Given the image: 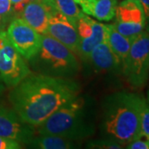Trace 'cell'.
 I'll use <instances>...</instances> for the list:
<instances>
[{
  "label": "cell",
  "instance_id": "1",
  "mask_svg": "<svg viewBox=\"0 0 149 149\" xmlns=\"http://www.w3.org/2000/svg\"><path fill=\"white\" fill-rule=\"evenodd\" d=\"M73 79L30 74L12 88L8 94L11 106L21 119L37 128L52 113L80 93Z\"/></svg>",
  "mask_w": 149,
  "mask_h": 149
},
{
  "label": "cell",
  "instance_id": "2",
  "mask_svg": "<svg viewBox=\"0 0 149 149\" xmlns=\"http://www.w3.org/2000/svg\"><path fill=\"white\" fill-rule=\"evenodd\" d=\"M141 96L137 93L120 91L104 97L100 122L103 138L126 146L142 136L139 115Z\"/></svg>",
  "mask_w": 149,
  "mask_h": 149
},
{
  "label": "cell",
  "instance_id": "3",
  "mask_svg": "<svg viewBox=\"0 0 149 149\" xmlns=\"http://www.w3.org/2000/svg\"><path fill=\"white\" fill-rule=\"evenodd\" d=\"M35 128L38 134H53L74 141L91 138L97 129L95 102L77 95Z\"/></svg>",
  "mask_w": 149,
  "mask_h": 149
},
{
  "label": "cell",
  "instance_id": "4",
  "mask_svg": "<svg viewBox=\"0 0 149 149\" xmlns=\"http://www.w3.org/2000/svg\"><path fill=\"white\" fill-rule=\"evenodd\" d=\"M29 63L38 74L65 79H73L80 70L76 55L47 33L42 34L41 47Z\"/></svg>",
  "mask_w": 149,
  "mask_h": 149
},
{
  "label": "cell",
  "instance_id": "5",
  "mask_svg": "<svg viewBox=\"0 0 149 149\" xmlns=\"http://www.w3.org/2000/svg\"><path fill=\"white\" fill-rule=\"evenodd\" d=\"M122 74L133 89H141L149 79V32L143 31L133 41L122 65Z\"/></svg>",
  "mask_w": 149,
  "mask_h": 149
},
{
  "label": "cell",
  "instance_id": "6",
  "mask_svg": "<svg viewBox=\"0 0 149 149\" xmlns=\"http://www.w3.org/2000/svg\"><path fill=\"white\" fill-rule=\"evenodd\" d=\"M32 70L25 59L11 44L6 30L0 31V77L8 87L20 83Z\"/></svg>",
  "mask_w": 149,
  "mask_h": 149
},
{
  "label": "cell",
  "instance_id": "7",
  "mask_svg": "<svg viewBox=\"0 0 149 149\" xmlns=\"http://www.w3.org/2000/svg\"><path fill=\"white\" fill-rule=\"evenodd\" d=\"M119 33L133 41L145 31L146 18L139 0H123L117 4L114 22L112 23Z\"/></svg>",
  "mask_w": 149,
  "mask_h": 149
},
{
  "label": "cell",
  "instance_id": "8",
  "mask_svg": "<svg viewBox=\"0 0 149 149\" xmlns=\"http://www.w3.org/2000/svg\"><path fill=\"white\" fill-rule=\"evenodd\" d=\"M6 32L11 44L28 61L41 47L42 34L30 27L21 17H13L8 24Z\"/></svg>",
  "mask_w": 149,
  "mask_h": 149
},
{
  "label": "cell",
  "instance_id": "9",
  "mask_svg": "<svg viewBox=\"0 0 149 149\" xmlns=\"http://www.w3.org/2000/svg\"><path fill=\"white\" fill-rule=\"evenodd\" d=\"M76 29L80 39L78 56L83 61L89 62L93 49L99 43L106 41L105 25L83 13L77 22Z\"/></svg>",
  "mask_w": 149,
  "mask_h": 149
},
{
  "label": "cell",
  "instance_id": "10",
  "mask_svg": "<svg viewBox=\"0 0 149 149\" xmlns=\"http://www.w3.org/2000/svg\"><path fill=\"white\" fill-rule=\"evenodd\" d=\"M36 134V128L23 122L13 107L0 103V136L27 146Z\"/></svg>",
  "mask_w": 149,
  "mask_h": 149
},
{
  "label": "cell",
  "instance_id": "11",
  "mask_svg": "<svg viewBox=\"0 0 149 149\" xmlns=\"http://www.w3.org/2000/svg\"><path fill=\"white\" fill-rule=\"evenodd\" d=\"M46 8L49 14L47 34L56 39L78 56L80 39L76 27L59 12L52 8Z\"/></svg>",
  "mask_w": 149,
  "mask_h": 149
},
{
  "label": "cell",
  "instance_id": "12",
  "mask_svg": "<svg viewBox=\"0 0 149 149\" xmlns=\"http://www.w3.org/2000/svg\"><path fill=\"white\" fill-rule=\"evenodd\" d=\"M89 62L92 65L96 73L101 74H122V63L113 52L106 41L99 43L93 49Z\"/></svg>",
  "mask_w": 149,
  "mask_h": 149
},
{
  "label": "cell",
  "instance_id": "13",
  "mask_svg": "<svg viewBox=\"0 0 149 149\" xmlns=\"http://www.w3.org/2000/svg\"><path fill=\"white\" fill-rule=\"evenodd\" d=\"M17 17L40 34L47 33L49 14L42 0H30Z\"/></svg>",
  "mask_w": 149,
  "mask_h": 149
},
{
  "label": "cell",
  "instance_id": "14",
  "mask_svg": "<svg viewBox=\"0 0 149 149\" xmlns=\"http://www.w3.org/2000/svg\"><path fill=\"white\" fill-rule=\"evenodd\" d=\"M81 11L99 22H110L114 16L117 0H74Z\"/></svg>",
  "mask_w": 149,
  "mask_h": 149
},
{
  "label": "cell",
  "instance_id": "15",
  "mask_svg": "<svg viewBox=\"0 0 149 149\" xmlns=\"http://www.w3.org/2000/svg\"><path fill=\"white\" fill-rule=\"evenodd\" d=\"M27 148L37 149H73L80 147L78 141L65 139L53 134H38L27 145Z\"/></svg>",
  "mask_w": 149,
  "mask_h": 149
},
{
  "label": "cell",
  "instance_id": "16",
  "mask_svg": "<svg viewBox=\"0 0 149 149\" xmlns=\"http://www.w3.org/2000/svg\"><path fill=\"white\" fill-rule=\"evenodd\" d=\"M106 29V42L113 52L116 55L121 63L124 62L132 44V40L122 35L114 28L112 23L104 24Z\"/></svg>",
  "mask_w": 149,
  "mask_h": 149
},
{
  "label": "cell",
  "instance_id": "17",
  "mask_svg": "<svg viewBox=\"0 0 149 149\" xmlns=\"http://www.w3.org/2000/svg\"><path fill=\"white\" fill-rule=\"evenodd\" d=\"M45 5L52 8L53 9L64 15L74 27L82 15L80 10L74 0H42Z\"/></svg>",
  "mask_w": 149,
  "mask_h": 149
},
{
  "label": "cell",
  "instance_id": "18",
  "mask_svg": "<svg viewBox=\"0 0 149 149\" xmlns=\"http://www.w3.org/2000/svg\"><path fill=\"white\" fill-rule=\"evenodd\" d=\"M139 115L141 135L142 137L149 140V104L143 95L141 96L140 100Z\"/></svg>",
  "mask_w": 149,
  "mask_h": 149
},
{
  "label": "cell",
  "instance_id": "19",
  "mask_svg": "<svg viewBox=\"0 0 149 149\" xmlns=\"http://www.w3.org/2000/svg\"><path fill=\"white\" fill-rule=\"evenodd\" d=\"M86 148L92 149H120L123 146L111 139L103 138L98 139H93L87 142L85 145Z\"/></svg>",
  "mask_w": 149,
  "mask_h": 149
},
{
  "label": "cell",
  "instance_id": "20",
  "mask_svg": "<svg viewBox=\"0 0 149 149\" xmlns=\"http://www.w3.org/2000/svg\"><path fill=\"white\" fill-rule=\"evenodd\" d=\"M0 17L8 24L13 18L10 0H0Z\"/></svg>",
  "mask_w": 149,
  "mask_h": 149
},
{
  "label": "cell",
  "instance_id": "21",
  "mask_svg": "<svg viewBox=\"0 0 149 149\" xmlns=\"http://www.w3.org/2000/svg\"><path fill=\"white\" fill-rule=\"evenodd\" d=\"M125 148L128 149H149V140L143 137H139L128 143Z\"/></svg>",
  "mask_w": 149,
  "mask_h": 149
},
{
  "label": "cell",
  "instance_id": "22",
  "mask_svg": "<svg viewBox=\"0 0 149 149\" xmlns=\"http://www.w3.org/2000/svg\"><path fill=\"white\" fill-rule=\"evenodd\" d=\"M22 148V143L16 140L0 136V149H20Z\"/></svg>",
  "mask_w": 149,
  "mask_h": 149
},
{
  "label": "cell",
  "instance_id": "23",
  "mask_svg": "<svg viewBox=\"0 0 149 149\" xmlns=\"http://www.w3.org/2000/svg\"><path fill=\"white\" fill-rule=\"evenodd\" d=\"M11 5H12V12L13 17L18 16L19 13L21 12L23 7L26 5L30 0H10Z\"/></svg>",
  "mask_w": 149,
  "mask_h": 149
},
{
  "label": "cell",
  "instance_id": "24",
  "mask_svg": "<svg viewBox=\"0 0 149 149\" xmlns=\"http://www.w3.org/2000/svg\"><path fill=\"white\" fill-rule=\"evenodd\" d=\"M143 6L146 18V27L145 31L149 32V0H139Z\"/></svg>",
  "mask_w": 149,
  "mask_h": 149
},
{
  "label": "cell",
  "instance_id": "25",
  "mask_svg": "<svg viewBox=\"0 0 149 149\" xmlns=\"http://www.w3.org/2000/svg\"><path fill=\"white\" fill-rule=\"evenodd\" d=\"M7 26H8V23L0 17V31L5 30V28L7 27Z\"/></svg>",
  "mask_w": 149,
  "mask_h": 149
},
{
  "label": "cell",
  "instance_id": "26",
  "mask_svg": "<svg viewBox=\"0 0 149 149\" xmlns=\"http://www.w3.org/2000/svg\"><path fill=\"white\" fill-rule=\"evenodd\" d=\"M148 81H149V79H148ZM147 101L148 103L149 104V84H148V91H147Z\"/></svg>",
  "mask_w": 149,
  "mask_h": 149
}]
</instances>
